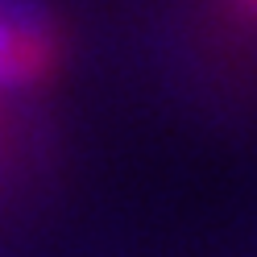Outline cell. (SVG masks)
Returning <instances> with one entry per match:
<instances>
[{
	"label": "cell",
	"mask_w": 257,
	"mask_h": 257,
	"mask_svg": "<svg viewBox=\"0 0 257 257\" xmlns=\"http://www.w3.org/2000/svg\"><path fill=\"white\" fill-rule=\"evenodd\" d=\"M54 62V38L29 9L0 0V91L42 79Z\"/></svg>",
	"instance_id": "cell-1"
},
{
	"label": "cell",
	"mask_w": 257,
	"mask_h": 257,
	"mask_svg": "<svg viewBox=\"0 0 257 257\" xmlns=\"http://www.w3.org/2000/svg\"><path fill=\"white\" fill-rule=\"evenodd\" d=\"M240 5H245V9L253 13V17H257V0H240Z\"/></svg>",
	"instance_id": "cell-2"
}]
</instances>
